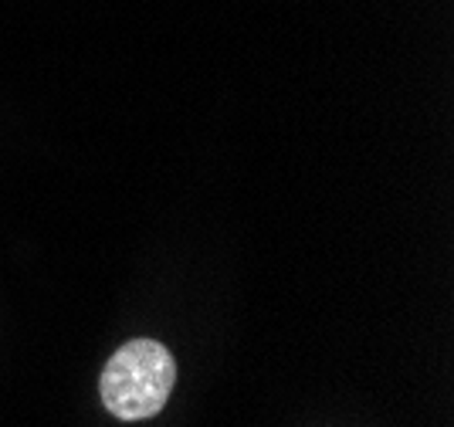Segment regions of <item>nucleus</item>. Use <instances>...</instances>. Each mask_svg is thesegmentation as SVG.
Returning <instances> with one entry per match:
<instances>
[{"label": "nucleus", "instance_id": "nucleus-1", "mask_svg": "<svg viewBox=\"0 0 454 427\" xmlns=\"http://www.w3.org/2000/svg\"><path fill=\"white\" fill-rule=\"evenodd\" d=\"M176 384V363L156 339H133L102 370V404L119 421H146L167 407Z\"/></svg>", "mask_w": 454, "mask_h": 427}]
</instances>
